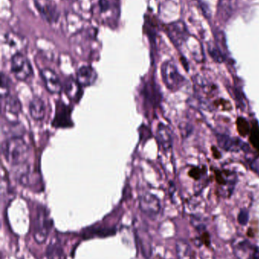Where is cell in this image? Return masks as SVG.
Masks as SVG:
<instances>
[{
    "mask_svg": "<svg viewBox=\"0 0 259 259\" xmlns=\"http://www.w3.org/2000/svg\"><path fill=\"white\" fill-rule=\"evenodd\" d=\"M167 30H168L169 34L174 40L182 39L187 33L185 25H184L183 23L180 22V21L170 24L167 27Z\"/></svg>",
    "mask_w": 259,
    "mask_h": 259,
    "instance_id": "15",
    "label": "cell"
},
{
    "mask_svg": "<svg viewBox=\"0 0 259 259\" xmlns=\"http://www.w3.org/2000/svg\"><path fill=\"white\" fill-rule=\"evenodd\" d=\"M158 137L163 147L168 149L171 146V137L169 130L166 126L160 124L158 128Z\"/></svg>",
    "mask_w": 259,
    "mask_h": 259,
    "instance_id": "17",
    "label": "cell"
},
{
    "mask_svg": "<svg viewBox=\"0 0 259 259\" xmlns=\"http://www.w3.org/2000/svg\"><path fill=\"white\" fill-rule=\"evenodd\" d=\"M192 174H190L193 178H194L195 179H197L198 178H200V170H199V168H196V171H191Z\"/></svg>",
    "mask_w": 259,
    "mask_h": 259,
    "instance_id": "22",
    "label": "cell"
},
{
    "mask_svg": "<svg viewBox=\"0 0 259 259\" xmlns=\"http://www.w3.org/2000/svg\"><path fill=\"white\" fill-rule=\"evenodd\" d=\"M1 81L2 98L3 99L4 97L6 98L9 96L8 94H9V80L7 76L3 73H2Z\"/></svg>",
    "mask_w": 259,
    "mask_h": 259,
    "instance_id": "18",
    "label": "cell"
},
{
    "mask_svg": "<svg viewBox=\"0 0 259 259\" xmlns=\"http://www.w3.org/2000/svg\"><path fill=\"white\" fill-rule=\"evenodd\" d=\"M250 140L253 146L256 149H259V129L258 127L255 131H252Z\"/></svg>",
    "mask_w": 259,
    "mask_h": 259,
    "instance_id": "21",
    "label": "cell"
},
{
    "mask_svg": "<svg viewBox=\"0 0 259 259\" xmlns=\"http://www.w3.org/2000/svg\"><path fill=\"white\" fill-rule=\"evenodd\" d=\"M41 75L46 88L50 94H58L62 91V85L60 79L53 70L44 68L41 71Z\"/></svg>",
    "mask_w": 259,
    "mask_h": 259,
    "instance_id": "8",
    "label": "cell"
},
{
    "mask_svg": "<svg viewBox=\"0 0 259 259\" xmlns=\"http://www.w3.org/2000/svg\"><path fill=\"white\" fill-rule=\"evenodd\" d=\"M232 249L237 259H252L256 248L249 240L239 237L233 242Z\"/></svg>",
    "mask_w": 259,
    "mask_h": 259,
    "instance_id": "7",
    "label": "cell"
},
{
    "mask_svg": "<svg viewBox=\"0 0 259 259\" xmlns=\"http://www.w3.org/2000/svg\"><path fill=\"white\" fill-rule=\"evenodd\" d=\"M237 127L240 134L243 136L246 135L249 132V125L247 122L242 118H240L237 121Z\"/></svg>",
    "mask_w": 259,
    "mask_h": 259,
    "instance_id": "19",
    "label": "cell"
},
{
    "mask_svg": "<svg viewBox=\"0 0 259 259\" xmlns=\"http://www.w3.org/2000/svg\"><path fill=\"white\" fill-rule=\"evenodd\" d=\"M29 112L33 120L42 121L46 114V107L44 101L40 97H34L30 102Z\"/></svg>",
    "mask_w": 259,
    "mask_h": 259,
    "instance_id": "11",
    "label": "cell"
},
{
    "mask_svg": "<svg viewBox=\"0 0 259 259\" xmlns=\"http://www.w3.org/2000/svg\"><path fill=\"white\" fill-rule=\"evenodd\" d=\"M6 110L12 115H19L21 111V102L15 96H8L6 99Z\"/></svg>",
    "mask_w": 259,
    "mask_h": 259,
    "instance_id": "16",
    "label": "cell"
},
{
    "mask_svg": "<svg viewBox=\"0 0 259 259\" xmlns=\"http://www.w3.org/2000/svg\"><path fill=\"white\" fill-rule=\"evenodd\" d=\"M139 207L143 213L150 218H155L161 211L159 199L149 193H145L140 196Z\"/></svg>",
    "mask_w": 259,
    "mask_h": 259,
    "instance_id": "6",
    "label": "cell"
},
{
    "mask_svg": "<svg viewBox=\"0 0 259 259\" xmlns=\"http://www.w3.org/2000/svg\"><path fill=\"white\" fill-rule=\"evenodd\" d=\"M11 71L17 80L25 81L33 74V68L27 57L21 53H17L11 60Z\"/></svg>",
    "mask_w": 259,
    "mask_h": 259,
    "instance_id": "2",
    "label": "cell"
},
{
    "mask_svg": "<svg viewBox=\"0 0 259 259\" xmlns=\"http://www.w3.org/2000/svg\"><path fill=\"white\" fill-rule=\"evenodd\" d=\"M177 259H195V252L190 243L183 239H179L176 243Z\"/></svg>",
    "mask_w": 259,
    "mask_h": 259,
    "instance_id": "13",
    "label": "cell"
},
{
    "mask_svg": "<svg viewBox=\"0 0 259 259\" xmlns=\"http://www.w3.org/2000/svg\"><path fill=\"white\" fill-rule=\"evenodd\" d=\"M82 87L79 84L77 80H74L72 78H69L65 82L64 85V90H65V94L67 97L72 100V101L78 102L80 100L82 96Z\"/></svg>",
    "mask_w": 259,
    "mask_h": 259,
    "instance_id": "12",
    "label": "cell"
},
{
    "mask_svg": "<svg viewBox=\"0 0 259 259\" xmlns=\"http://www.w3.org/2000/svg\"><path fill=\"white\" fill-rule=\"evenodd\" d=\"M249 222V213L247 211H241L238 215V222L240 225L245 226Z\"/></svg>",
    "mask_w": 259,
    "mask_h": 259,
    "instance_id": "20",
    "label": "cell"
},
{
    "mask_svg": "<svg viewBox=\"0 0 259 259\" xmlns=\"http://www.w3.org/2000/svg\"><path fill=\"white\" fill-rule=\"evenodd\" d=\"M97 74L91 66L85 65L81 67L77 71L76 80L82 87H89L95 83Z\"/></svg>",
    "mask_w": 259,
    "mask_h": 259,
    "instance_id": "10",
    "label": "cell"
},
{
    "mask_svg": "<svg viewBox=\"0 0 259 259\" xmlns=\"http://www.w3.org/2000/svg\"><path fill=\"white\" fill-rule=\"evenodd\" d=\"M2 152L6 161L12 166L24 164L29 157V146L18 136L5 140L2 144Z\"/></svg>",
    "mask_w": 259,
    "mask_h": 259,
    "instance_id": "1",
    "label": "cell"
},
{
    "mask_svg": "<svg viewBox=\"0 0 259 259\" xmlns=\"http://www.w3.org/2000/svg\"><path fill=\"white\" fill-rule=\"evenodd\" d=\"M52 223L47 211L41 209L38 211L33 228V238L38 244L45 243L51 229Z\"/></svg>",
    "mask_w": 259,
    "mask_h": 259,
    "instance_id": "3",
    "label": "cell"
},
{
    "mask_svg": "<svg viewBox=\"0 0 259 259\" xmlns=\"http://www.w3.org/2000/svg\"><path fill=\"white\" fill-rule=\"evenodd\" d=\"M35 8L44 21L54 24L60 16L57 5L53 0H33Z\"/></svg>",
    "mask_w": 259,
    "mask_h": 259,
    "instance_id": "4",
    "label": "cell"
},
{
    "mask_svg": "<svg viewBox=\"0 0 259 259\" xmlns=\"http://www.w3.org/2000/svg\"><path fill=\"white\" fill-rule=\"evenodd\" d=\"M162 76L164 83L170 90L176 89L179 84L180 74L178 73L174 64L171 62H167L162 66Z\"/></svg>",
    "mask_w": 259,
    "mask_h": 259,
    "instance_id": "9",
    "label": "cell"
},
{
    "mask_svg": "<svg viewBox=\"0 0 259 259\" xmlns=\"http://www.w3.org/2000/svg\"><path fill=\"white\" fill-rule=\"evenodd\" d=\"M237 7V0H220L219 14L224 21L229 19Z\"/></svg>",
    "mask_w": 259,
    "mask_h": 259,
    "instance_id": "14",
    "label": "cell"
},
{
    "mask_svg": "<svg viewBox=\"0 0 259 259\" xmlns=\"http://www.w3.org/2000/svg\"><path fill=\"white\" fill-rule=\"evenodd\" d=\"M71 109L63 102L56 103V114L53 121V126L57 128H66L73 125L71 118Z\"/></svg>",
    "mask_w": 259,
    "mask_h": 259,
    "instance_id": "5",
    "label": "cell"
}]
</instances>
